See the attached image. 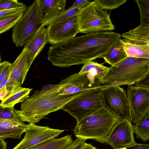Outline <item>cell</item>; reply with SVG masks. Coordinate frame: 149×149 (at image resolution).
Returning a JSON list of instances; mask_svg holds the SVG:
<instances>
[{
    "label": "cell",
    "instance_id": "1",
    "mask_svg": "<svg viewBox=\"0 0 149 149\" xmlns=\"http://www.w3.org/2000/svg\"><path fill=\"white\" fill-rule=\"evenodd\" d=\"M61 86L59 84L44 86L40 90L35 91L24 100L22 102L20 109H15V112L23 122L35 124L49 113L61 109L81 92L61 95L58 90Z\"/></svg>",
    "mask_w": 149,
    "mask_h": 149
},
{
    "label": "cell",
    "instance_id": "2",
    "mask_svg": "<svg viewBox=\"0 0 149 149\" xmlns=\"http://www.w3.org/2000/svg\"><path fill=\"white\" fill-rule=\"evenodd\" d=\"M120 119L103 106L91 114L77 122L74 130L76 137L93 139L103 144Z\"/></svg>",
    "mask_w": 149,
    "mask_h": 149
},
{
    "label": "cell",
    "instance_id": "3",
    "mask_svg": "<svg viewBox=\"0 0 149 149\" xmlns=\"http://www.w3.org/2000/svg\"><path fill=\"white\" fill-rule=\"evenodd\" d=\"M149 73V58L127 57L109 67L107 73L98 81L104 85H133Z\"/></svg>",
    "mask_w": 149,
    "mask_h": 149
},
{
    "label": "cell",
    "instance_id": "4",
    "mask_svg": "<svg viewBox=\"0 0 149 149\" xmlns=\"http://www.w3.org/2000/svg\"><path fill=\"white\" fill-rule=\"evenodd\" d=\"M77 17L79 33L87 34L115 29L109 15L94 0L81 9Z\"/></svg>",
    "mask_w": 149,
    "mask_h": 149
},
{
    "label": "cell",
    "instance_id": "5",
    "mask_svg": "<svg viewBox=\"0 0 149 149\" xmlns=\"http://www.w3.org/2000/svg\"><path fill=\"white\" fill-rule=\"evenodd\" d=\"M42 26L40 13L39 0H36L27 8L14 26L12 37L13 43L17 47H22Z\"/></svg>",
    "mask_w": 149,
    "mask_h": 149
},
{
    "label": "cell",
    "instance_id": "6",
    "mask_svg": "<svg viewBox=\"0 0 149 149\" xmlns=\"http://www.w3.org/2000/svg\"><path fill=\"white\" fill-rule=\"evenodd\" d=\"M103 106L100 88H95L81 92L61 109L68 113L77 122L93 113Z\"/></svg>",
    "mask_w": 149,
    "mask_h": 149
},
{
    "label": "cell",
    "instance_id": "7",
    "mask_svg": "<svg viewBox=\"0 0 149 149\" xmlns=\"http://www.w3.org/2000/svg\"><path fill=\"white\" fill-rule=\"evenodd\" d=\"M120 40L127 57L149 58V22L124 33Z\"/></svg>",
    "mask_w": 149,
    "mask_h": 149
},
{
    "label": "cell",
    "instance_id": "8",
    "mask_svg": "<svg viewBox=\"0 0 149 149\" xmlns=\"http://www.w3.org/2000/svg\"><path fill=\"white\" fill-rule=\"evenodd\" d=\"M103 106L120 120H129L130 112L127 93L123 88L111 84L100 88Z\"/></svg>",
    "mask_w": 149,
    "mask_h": 149
},
{
    "label": "cell",
    "instance_id": "9",
    "mask_svg": "<svg viewBox=\"0 0 149 149\" xmlns=\"http://www.w3.org/2000/svg\"><path fill=\"white\" fill-rule=\"evenodd\" d=\"M127 93L129 108V120L136 124L149 113V88L128 85Z\"/></svg>",
    "mask_w": 149,
    "mask_h": 149
},
{
    "label": "cell",
    "instance_id": "10",
    "mask_svg": "<svg viewBox=\"0 0 149 149\" xmlns=\"http://www.w3.org/2000/svg\"><path fill=\"white\" fill-rule=\"evenodd\" d=\"M64 130L48 126L37 125L33 123L26 124L25 136L13 149H28L51 139L58 137Z\"/></svg>",
    "mask_w": 149,
    "mask_h": 149
},
{
    "label": "cell",
    "instance_id": "11",
    "mask_svg": "<svg viewBox=\"0 0 149 149\" xmlns=\"http://www.w3.org/2000/svg\"><path fill=\"white\" fill-rule=\"evenodd\" d=\"M34 59L30 52L24 47L19 55L12 63L6 86L8 93L17 88L22 87Z\"/></svg>",
    "mask_w": 149,
    "mask_h": 149
},
{
    "label": "cell",
    "instance_id": "12",
    "mask_svg": "<svg viewBox=\"0 0 149 149\" xmlns=\"http://www.w3.org/2000/svg\"><path fill=\"white\" fill-rule=\"evenodd\" d=\"M46 29L48 43L52 45L69 40L79 33L77 16L62 23H51Z\"/></svg>",
    "mask_w": 149,
    "mask_h": 149
},
{
    "label": "cell",
    "instance_id": "13",
    "mask_svg": "<svg viewBox=\"0 0 149 149\" xmlns=\"http://www.w3.org/2000/svg\"><path fill=\"white\" fill-rule=\"evenodd\" d=\"M132 124L127 119L120 120L115 125L106 140L113 149L134 144Z\"/></svg>",
    "mask_w": 149,
    "mask_h": 149
},
{
    "label": "cell",
    "instance_id": "14",
    "mask_svg": "<svg viewBox=\"0 0 149 149\" xmlns=\"http://www.w3.org/2000/svg\"><path fill=\"white\" fill-rule=\"evenodd\" d=\"M59 84L61 86L58 93L63 95L77 93L97 88L91 85L86 73L72 74L61 80Z\"/></svg>",
    "mask_w": 149,
    "mask_h": 149
},
{
    "label": "cell",
    "instance_id": "15",
    "mask_svg": "<svg viewBox=\"0 0 149 149\" xmlns=\"http://www.w3.org/2000/svg\"><path fill=\"white\" fill-rule=\"evenodd\" d=\"M66 0H39L40 17L43 26H48L66 9Z\"/></svg>",
    "mask_w": 149,
    "mask_h": 149
},
{
    "label": "cell",
    "instance_id": "16",
    "mask_svg": "<svg viewBox=\"0 0 149 149\" xmlns=\"http://www.w3.org/2000/svg\"><path fill=\"white\" fill-rule=\"evenodd\" d=\"M109 69V68L104 66L103 63L91 61L84 64L78 73H86L91 85L97 88H100L102 86L98 80L105 74Z\"/></svg>",
    "mask_w": 149,
    "mask_h": 149
},
{
    "label": "cell",
    "instance_id": "17",
    "mask_svg": "<svg viewBox=\"0 0 149 149\" xmlns=\"http://www.w3.org/2000/svg\"><path fill=\"white\" fill-rule=\"evenodd\" d=\"M48 43L47 29L43 26L25 44L24 47L30 52L31 55L35 59Z\"/></svg>",
    "mask_w": 149,
    "mask_h": 149
},
{
    "label": "cell",
    "instance_id": "18",
    "mask_svg": "<svg viewBox=\"0 0 149 149\" xmlns=\"http://www.w3.org/2000/svg\"><path fill=\"white\" fill-rule=\"evenodd\" d=\"M32 88L19 87L8 93L4 99L0 102V105L3 107L14 108L15 105L29 97V94Z\"/></svg>",
    "mask_w": 149,
    "mask_h": 149
},
{
    "label": "cell",
    "instance_id": "19",
    "mask_svg": "<svg viewBox=\"0 0 149 149\" xmlns=\"http://www.w3.org/2000/svg\"><path fill=\"white\" fill-rule=\"evenodd\" d=\"M120 39L103 58L105 62L111 66L115 65L127 57Z\"/></svg>",
    "mask_w": 149,
    "mask_h": 149
},
{
    "label": "cell",
    "instance_id": "20",
    "mask_svg": "<svg viewBox=\"0 0 149 149\" xmlns=\"http://www.w3.org/2000/svg\"><path fill=\"white\" fill-rule=\"evenodd\" d=\"M71 136L67 135L58 139H53L28 149H63L71 144Z\"/></svg>",
    "mask_w": 149,
    "mask_h": 149
},
{
    "label": "cell",
    "instance_id": "21",
    "mask_svg": "<svg viewBox=\"0 0 149 149\" xmlns=\"http://www.w3.org/2000/svg\"><path fill=\"white\" fill-rule=\"evenodd\" d=\"M132 127L136 138L147 142L149 139V113L137 124L132 125Z\"/></svg>",
    "mask_w": 149,
    "mask_h": 149
},
{
    "label": "cell",
    "instance_id": "22",
    "mask_svg": "<svg viewBox=\"0 0 149 149\" xmlns=\"http://www.w3.org/2000/svg\"><path fill=\"white\" fill-rule=\"evenodd\" d=\"M24 12L15 14L8 18L0 21V34L14 26Z\"/></svg>",
    "mask_w": 149,
    "mask_h": 149
},
{
    "label": "cell",
    "instance_id": "23",
    "mask_svg": "<svg viewBox=\"0 0 149 149\" xmlns=\"http://www.w3.org/2000/svg\"><path fill=\"white\" fill-rule=\"evenodd\" d=\"M81 9L78 8L70 7L68 9H66L51 23L57 24L67 21L76 16Z\"/></svg>",
    "mask_w": 149,
    "mask_h": 149
},
{
    "label": "cell",
    "instance_id": "24",
    "mask_svg": "<svg viewBox=\"0 0 149 149\" xmlns=\"http://www.w3.org/2000/svg\"><path fill=\"white\" fill-rule=\"evenodd\" d=\"M26 125L22 120L0 118V126L6 129L24 130Z\"/></svg>",
    "mask_w": 149,
    "mask_h": 149
},
{
    "label": "cell",
    "instance_id": "25",
    "mask_svg": "<svg viewBox=\"0 0 149 149\" xmlns=\"http://www.w3.org/2000/svg\"><path fill=\"white\" fill-rule=\"evenodd\" d=\"M104 10H113L125 4L127 0H95Z\"/></svg>",
    "mask_w": 149,
    "mask_h": 149
},
{
    "label": "cell",
    "instance_id": "26",
    "mask_svg": "<svg viewBox=\"0 0 149 149\" xmlns=\"http://www.w3.org/2000/svg\"><path fill=\"white\" fill-rule=\"evenodd\" d=\"M140 15V23L149 22V0H136Z\"/></svg>",
    "mask_w": 149,
    "mask_h": 149
},
{
    "label": "cell",
    "instance_id": "27",
    "mask_svg": "<svg viewBox=\"0 0 149 149\" xmlns=\"http://www.w3.org/2000/svg\"><path fill=\"white\" fill-rule=\"evenodd\" d=\"M24 130H13L3 128L0 126V137L4 139L12 138L18 139L20 138Z\"/></svg>",
    "mask_w": 149,
    "mask_h": 149
},
{
    "label": "cell",
    "instance_id": "28",
    "mask_svg": "<svg viewBox=\"0 0 149 149\" xmlns=\"http://www.w3.org/2000/svg\"><path fill=\"white\" fill-rule=\"evenodd\" d=\"M14 109V108L3 107L0 105V118L22 120L15 113Z\"/></svg>",
    "mask_w": 149,
    "mask_h": 149
},
{
    "label": "cell",
    "instance_id": "29",
    "mask_svg": "<svg viewBox=\"0 0 149 149\" xmlns=\"http://www.w3.org/2000/svg\"><path fill=\"white\" fill-rule=\"evenodd\" d=\"M26 6L23 3L16 0H0V10H5Z\"/></svg>",
    "mask_w": 149,
    "mask_h": 149
},
{
    "label": "cell",
    "instance_id": "30",
    "mask_svg": "<svg viewBox=\"0 0 149 149\" xmlns=\"http://www.w3.org/2000/svg\"><path fill=\"white\" fill-rule=\"evenodd\" d=\"M27 8L25 7L11 9L0 10V21L8 18L15 14L24 12Z\"/></svg>",
    "mask_w": 149,
    "mask_h": 149
},
{
    "label": "cell",
    "instance_id": "31",
    "mask_svg": "<svg viewBox=\"0 0 149 149\" xmlns=\"http://www.w3.org/2000/svg\"><path fill=\"white\" fill-rule=\"evenodd\" d=\"M12 64L6 61L0 63V84L9 75Z\"/></svg>",
    "mask_w": 149,
    "mask_h": 149
},
{
    "label": "cell",
    "instance_id": "32",
    "mask_svg": "<svg viewBox=\"0 0 149 149\" xmlns=\"http://www.w3.org/2000/svg\"><path fill=\"white\" fill-rule=\"evenodd\" d=\"M76 137V139L71 144L63 149H81L86 140L79 137Z\"/></svg>",
    "mask_w": 149,
    "mask_h": 149
},
{
    "label": "cell",
    "instance_id": "33",
    "mask_svg": "<svg viewBox=\"0 0 149 149\" xmlns=\"http://www.w3.org/2000/svg\"><path fill=\"white\" fill-rule=\"evenodd\" d=\"M91 2L87 0H76L70 7L78 8L81 9L88 5Z\"/></svg>",
    "mask_w": 149,
    "mask_h": 149
},
{
    "label": "cell",
    "instance_id": "34",
    "mask_svg": "<svg viewBox=\"0 0 149 149\" xmlns=\"http://www.w3.org/2000/svg\"><path fill=\"white\" fill-rule=\"evenodd\" d=\"M149 75L148 74L141 81L134 83L133 85L136 86L149 88Z\"/></svg>",
    "mask_w": 149,
    "mask_h": 149
},
{
    "label": "cell",
    "instance_id": "35",
    "mask_svg": "<svg viewBox=\"0 0 149 149\" xmlns=\"http://www.w3.org/2000/svg\"><path fill=\"white\" fill-rule=\"evenodd\" d=\"M116 149H149L148 144L136 143L129 146Z\"/></svg>",
    "mask_w": 149,
    "mask_h": 149
},
{
    "label": "cell",
    "instance_id": "36",
    "mask_svg": "<svg viewBox=\"0 0 149 149\" xmlns=\"http://www.w3.org/2000/svg\"><path fill=\"white\" fill-rule=\"evenodd\" d=\"M8 93L6 86L0 89V100L2 101Z\"/></svg>",
    "mask_w": 149,
    "mask_h": 149
},
{
    "label": "cell",
    "instance_id": "37",
    "mask_svg": "<svg viewBox=\"0 0 149 149\" xmlns=\"http://www.w3.org/2000/svg\"><path fill=\"white\" fill-rule=\"evenodd\" d=\"M7 143L4 139L0 137V149H6Z\"/></svg>",
    "mask_w": 149,
    "mask_h": 149
},
{
    "label": "cell",
    "instance_id": "38",
    "mask_svg": "<svg viewBox=\"0 0 149 149\" xmlns=\"http://www.w3.org/2000/svg\"><path fill=\"white\" fill-rule=\"evenodd\" d=\"M81 149H97L91 144L85 143Z\"/></svg>",
    "mask_w": 149,
    "mask_h": 149
},
{
    "label": "cell",
    "instance_id": "39",
    "mask_svg": "<svg viewBox=\"0 0 149 149\" xmlns=\"http://www.w3.org/2000/svg\"><path fill=\"white\" fill-rule=\"evenodd\" d=\"M9 75L0 84V89L6 86L8 81Z\"/></svg>",
    "mask_w": 149,
    "mask_h": 149
},
{
    "label": "cell",
    "instance_id": "40",
    "mask_svg": "<svg viewBox=\"0 0 149 149\" xmlns=\"http://www.w3.org/2000/svg\"><path fill=\"white\" fill-rule=\"evenodd\" d=\"M1 56L0 54V63L1 62Z\"/></svg>",
    "mask_w": 149,
    "mask_h": 149
}]
</instances>
